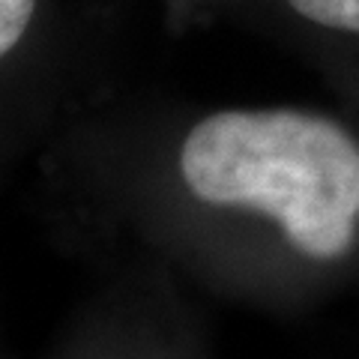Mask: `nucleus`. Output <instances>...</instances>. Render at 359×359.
<instances>
[{
  "instance_id": "obj_1",
  "label": "nucleus",
  "mask_w": 359,
  "mask_h": 359,
  "mask_svg": "<svg viewBox=\"0 0 359 359\" xmlns=\"http://www.w3.org/2000/svg\"><path fill=\"white\" fill-rule=\"evenodd\" d=\"M180 180L207 207L273 219L311 261L351 252L359 219V141L299 108H228L186 132Z\"/></svg>"
},
{
  "instance_id": "obj_2",
  "label": "nucleus",
  "mask_w": 359,
  "mask_h": 359,
  "mask_svg": "<svg viewBox=\"0 0 359 359\" xmlns=\"http://www.w3.org/2000/svg\"><path fill=\"white\" fill-rule=\"evenodd\" d=\"M287 4L311 25L359 33V0H287Z\"/></svg>"
},
{
  "instance_id": "obj_3",
  "label": "nucleus",
  "mask_w": 359,
  "mask_h": 359,
  "mask_svg": "<svg viewBox=\"0 0 359 359\" xmlns=\"http://www.w3.org/2000/svg\"><path fill=\"white\" fill-rule=\"evenodd\" d=\"M33 15H36V0H0V60L18 48Z\"/></svg>"
}]
</instances>
